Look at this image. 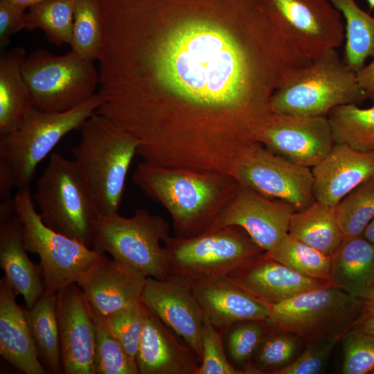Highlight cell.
Returning <instances> with one entry per match:
<instances>
[{
	"mask_svg": "<svg viewBox=\"0 0 374 374\" xmlns=\"http://www.w3.org/2000/svg\"><path fill=\"white\" fill-rule=\"evenodd\" d=\"M152 1L171 30L130 3L105 37L102 82L130 123L170 94L137 133L175 165L227 168L260 143L284 76L310 60L260 0H246L226 28L242 0Z\"/></svg>",
	"mask_w": 374,
	"mask_h": 374,
	"instance_id": "cell-1",
	"label": "cell"
},
{
	"mask_svg": "<svg viewBox=\"0 0 374 374\" xmlns=\"http://www.w3.org/2000/svg\"><path fill=\"white\" fill-rule=\"evenodd\" d=\"M132 180L168 211L179 238L203 233L240 186L228 175L164 168L144 161L135 169Z\"/></svg>",
	"mask_w": 374,
	"mask_h": 374,
	"instance_id": "cell-2",
	"label": "cell"
},
{
	"mask_svg": "<svg viewBox=\"0 0 374 374\" xmlns=\"http://www.w3.org/2000/svg\"><path fill=\"white\" fill-rule=\"evenodd\" d=\"M366 100L357 73L331 49L289 71L274 91L271 106L276 114L326 116L337 107Z\"/></svg>",
	"mask_w": 374,
	"mask_h": 374,
	"instance_id": "cell-3",
	"label": "cell"
},
{
	"mask_svg": "<svg viewBox=\"0 0 374 374\" xmlns=\"http://www.w3.org/2000/svg\"><path fill=\"white\" fill-rule=\"evenodd\" d=\"M137 148L134 138L103 115L95 112L83 124L80 142L72 152L101 215L118 211Z\"/></svg>",
	"mask_w": 374,
	"mask_h": 374,
	"instance_id": "cell-4",
	"label": "cell"
},
{
	"mask_svg": "<svg viewBox=\"0 0 374 374\" xmlns=\"http://www.w3.org/2000/svg\"><path fill=\"white\" fill-rule=\"evenodd\" d=\"M33 199L47 226L92 248L100 213L74 159L53 153L37 181Z\"/></svg>",
	"mask_w": 374,
	"mask_h": 374,
	"instance_id": "cell-5",
	"label": "cell"
},
{
	"mask_svg": "<svg viewBox=\"0 0 374 374\" xmlns=\"http://www.w3.org/2000/svg\"><path fill=\"white\" fill-rule=\"evenodd\" d=\"M14 200L26 249L39 257L45 292L57 293L64 287L77 283L106 257L105 253L47 226L35 209L30 187L19 189Z\"/></svg>",
	"mask_w": 374,
	"mask_h": 374,
	"instance_id": "cell-6",
	"label": "cell"
},
{
	"mask_svg": "<svg viewBox=\"0 0 374 374\" xmlns=\"http://www.w3.org/2000/svg\"><path fill=\"white\" fill-rule=\"evenodd\" d=\"M365 300L327 284L270 306L267 321L276 330L290 333L306 344L341 337L360 317Z\"/></svg>",
	"mask_w": 374,
	"mask_h": 374,
	"instance_id": "cell-7",
	"label": "cell"
},
{
	"mask_svg": "<svg viewBox=\"0 0 374 374\" xmlns=\"http://www.w3.org/2000/svg\"><path fill=\"white\" fill-rule=\"evenodd\" d=\"M168 237L169 226L163 218L142 208L130 217L117 211L100 215L92 248L146 277L164 279L170 274L164 247Z\"/></svg>",
	"mask_w": 374,
	"mask_h": 374,
	"instance_id": "cell-8",
	"label": "cell"
},
{
	"mask_svg": "<svg viewBox=\"0 0 374 374\" xmlns=\"http://www.w3.org/2000/svg\"><path fill=\"white\" fill-rule=\"evenodd\" d=\"M98 93L64 112L35 108L14 131L0 136V163L12 173L19 189L30 187L36 168L68 133L82 127L99 107Z\"/></svg>",
	"mask_w": 374,
	"mask_h": 374,
	"instance_id": "cell-9",
	"label": "cell"
},
{
	"mask_svg": "<svg viewBox=\"0 0 374 374\" xmlns=\"http://www.w3.org/2000/svg\"><path fill=\"white\" fill-rule=\"evenodd\" d=\"M21 71L34 107L46 112L69 110L91 98L99 85L94 62L71 51L55 55L44 48L25 57Z\"/></svg>",
	"mask_w": 374,
	"mask_h": 374,
	"instance_id": "cell-10",
	"label": "cell"
},
{
	"mask_svg": "<svg viewBox=\"0 0 374 374\" xmlns=\"http://www.w3.org/2000/svg\"><path fill=\"white\" fill-rule=\"evenodd\" d=\"M169 273L194 280L226 276L263 250L241 227L227 226L190 238L164 242Z\"/></svg>",
	"mask_w": 374,
	"mask_h": 374,
	"instance_id": "cell-11",
	"label": "cell"
},
{
	"mask_svg": "<svg viewBox=\"0 0 374 374\" xmlns=\"http://www.w3.org/2000/svg\"><path fill=\"white\" fill-rule=\"evenodd\" d=\"M280 35L301 55L315 60L345 39L340 12L328 0H260Z\"/></svg>",
	"mask_w": 374,
	"mask_h": 374,
	"instance_id": "cell-12",
	"label": "cell"
},
{
	"mask_svg": "<svg viewBox=\"0 0 374 374\" xmlns=\"http://www.w3.org/2000/svg\"><path fill=\"white\" fill-rule=\"evenodd\" d=\"M234 178L242 186L286 202L296 211L315 202L312 168L296 164L262 144L245 157Z\"/></svg>",
	"mask_w": 374,
	"mask_h": 374,
	"instance_id": "cell-13",
	"label": "cell"
},
{
	"mask_svg": "<svg viewBox=\"0 0 374 374\" xmlns=\"http://www.w3.org/2000/svg\"><path fill=\"white\" fill-rule=\"evenodd\" d=\"M295 211L286 202L240 185L204 233L240 226L263 251H269L288 233Z\"/></svg>",
	"mask_w": 374,
	"mask_h": 374,
	"instance_id": "cell-14",
	"label": "cell"
},
{
	"mask_svg": "<svg viewBox=\"0 0 374 374\" xmlns=\"http://www.w3.org/2000/svg\"><path fill=\"white\" fill-rule=\"evenodd\" d=\"M260 143L284 158L312 168L335 144L326 116L273 113L263 128Z\"/></svg>",
	"mask_w": 374,
	"mask_h": 374,
	"instance_id": "cell-15",
	"label": "cell"
},
{
	"mask_svg": "<svg viewBox=\"0 0 374 374\" xmlns=\"http://www.w3.org/2000/svg\"><path fill=\"white\" fill-rule=\"evenodd\" d=\"M141 301L202 359L203 314L190 278L169 274L164 279L148 277Z\"/></svg>",
	"mask_w": 374,
	"mask_h": 374,
	"instance_id": "cell-16",
	"label": "cell"
},
{
	"mask_svg": "<svg viewBox=\"0 0 374 374\" xmlns=\"http://www.w3.org/2000/svg\"><path fill=\"white\" fill-rule=\"evenodd\" d=\"M57 314L63 372L94 374V314L76 283L57 292Z\"/></svg>",
	"mask_w": 374,
	"mask_h": 374,
	"instance_id": "cell-17",
	"label": "cell"
},
{
	"mask_svg": "<svg viewBox=\"0 0 374 374\" xmlns=\"http://www.w3.org/2000/svg\"><path fill=\"white\" fill-rule=\"evenodd\" d=\"M226 276L269 306L330 283L326 280L302 275L272 258L265 251L250 257Z\"/></svg>",
	"mask_w": 374,
	"mask_h": 374,
	"instance_id": "cell-18",
	"label": "cell"
},
{
	"mask_svg": "<svg viewBox=\"0 0 374 374\" xmlns=\"http://www.w3.org/2000/svg\"><path fill=\"white\" fill-rule=\"evenodd\" d=\"M147 278L139 271L107 256L78 282L92 311L105 317L141 301Z\"/></svg>",
	"mask_w": 374,
	"mask_h": 374,
	"instance_id": "cell-19",
	"label": "cell"
},
{
	"mask_svg": "<svg viewBox=\"0 0 374 374\" xmlns=\"http://www.w3.org/2000/svg\"><path fill=\"white\" fill-rule=\"evenodd\" d=\"M312 172L315 200L336 207L353 189L374 178V151L335 144Z\"/></svg>",
	"mask_w": 374,
	"mask_h": 374,
	"instance_id": "cell-20",
	"label": "cell"
},
{
	"mask_svg": "<svg viewBox=\"0 0 374 374\" xmlns=\"http://www.w3.org/2000/svg\"><path fill=\"white\" fill-rule=\"evenodd\" d=\"M201 310L219 330L249 320L268 321L270 306L257 299L227 276L193 280Z\"/></svg>",
	"mask_w": 374,
	"mask_h": 374,
	"instance_id": "cell-21",
	"label": "cell"
},
{
	"mask_svg": "<svg viewBox=\"0 0 374 374\" xmlns=\"http://www.w3.org/2000/svg\"><path fill=\"white\" fill-rule=\"evenodd\" d=\"M147 308L136 362L139 374H197L200 361Z\"/></svg>",
	"mask_w": 374,
	"mask_h": 374,
	"instance_id": "cell-22",
	"label": "cell"
},
{
	"mask_svg": "<svg viewBox=\"0 0 374 374\" xmlns=\"http://www.w3.org/2000/svg\"><path fill=\"white\" fill-rule=\"evenodd\" d=\"M17 293L5 276L0 280V354L26 374H45Z\"/></svg>",
	"mask_w": 374,
	"mask_h": 374,
	"instance_id": "cell-23",
	"label": "cell"
},
{
	"mask_svg": "<svg viewBox=\"0 0 374 374\" xmlns=\"http://www.w3.org/2000/svg\"><path fill=\"white\" fill-rule=\"evenodd\" d=\"M21 224L17 215L0 224V265L17 294L30 308L45 291L39 265L27 254Z\"/></svg>",
	"mask_w": 374,
	"mask_h": 374,
	"instance_id": "cell-24",
	"label": "cell"
},
{
	"mask_svg": "<svg viewBox=\"0 0 374 374\" xmlns=\"http://www.w3.org/2000/svg\"><path fill=\"white\" fill-rule=\"evenodd\" d=\"M328 282L354 297L374 299V244L362 235L344 238L331 256Z\"/></svg>",
	"mask_w": 374,
	"mask_h": 374,
	"instance_id": "cell-25",
	"label": "cell"
},
{
	"mask_svg": "<svg viewBox=\"0 0 374 374\" xmlns=\"http://www.w3.org/2000/svg\"><path fill=\"white\" fill-rule=\"evenodd\" d=\"M26 57L21 46L1 54L0 136L16 130L35 108L21 71Z\"/></svg>",
	"mask_w": 374,
	"mask_h": 374,
	"instance_id": "cell-26",
	"label": "cell"
},
{
	"mask_svg": "<svg viewBox=\"0 0 374 374\" xmlns=\"http://www.w3.org/2000/svg\"><path fill=\"white\" fill-rule=\"evenodd\" d=\"M288 233L330 256L344 239L336 207L316 200L308 208L292 213Z\"/></svg>",
	"mask_w": 374,
	"mask_h": 374,
	"instance_id": "cell-27",
	"label": "cell"
},
{
	"mask_svg": "<svg viewBox=\"0 0 374 374\" xmlns=\"http://www.w3.org/2000/svg\"><path fill=\"white\" fill-rule=\"evenodd\" d=\"M39 358L54 373L62 370L57 293L44 292L30 308L24 310Z\"/></svg>",
	"mask_w": 374,
	"mask_h": 374,
	"instance_id": "cell-28",
	"label": "cell"
},
{
	"mask_svg": "<svg viewBox=\"0 0 374 374\" xmlns=\"http://www.w3.org/2000/svg\"><path fill=\"white\" fill-rule=\"evenodd\" d=\"M328 1L345 19L344 60L357 73L368 58H374V17L363 10L355 0Z\"/></svg>",
	"mask_w": 374,
	"mask_h": 374,
	"instance_id": "cell-29",
	"label": "cell"
},
{
	"mask_svg": "<svg viewBox=\"0 0 374 374\" xmlns=\"http://www.w3.org/2000/svg\"><path fill=\"white\" fill-rule=\"evenodd\" d=\"M335 144H346L362 152L374 151V104L360 108L340 105L327 115Z\"/></svg>",
	"mask_w": 374,
	"mask_h": 374,
	"instance_id": "cell-30",
	"label": "cell"
},
{
	"mask_svg": "<svg viewBox=\"0 0 374 374\" xmlns=\"http://www.w3.org/2000/svg\"><path fill=\"white\" fill-rule=\"evenodd\" d=\"M103 39L100 0H75L71 51L87 60L98 61Z\"/></svg>",
	"mask_w": 374,
	"mask_h": 374,
	"instance_id": "cell-31",
	"label": "cell"
},
{
	"mask_svg": "<svg viewBox=\"0 0 374 374\" xmlns=\"http://www.w3.org/2000/svg\"><path fill=\"white\" fill-rule=\"evenodd\" d=\"M75 0H44L26 12L25 29H41L48 42L57 46L70 44Z\"/></svg>",
	"mask_w": 374,
	"mask_h": 374,
	"instance_id": "cell-32",
	"label": "cell"
},
{
	"mask_svg": "<svg viewBox=\"0 0 374 374\" xmlns=\"http://www.w3.org/2000/svg\"><path fill=\"white\" fill-rule=\"evenodd\" d=\"M270 257L294 271L313 278L328 281L331 256L287 233L269 251Z\"/></svg>",
	"mask_w": 374,
	"mask_h": 374,
	"instance_id": "cell-33",
	"label": "cell"
},
{
	"mask_svg": "<svg viewBox=\"0 0 374 374\" xmlns=\"http://www.w3.org/2000/svg\"><path fill=\"white\" fill-rule=\"evenodd\" d=\"M336 213L344 238L362 235L374 217V178L348 193L337 205Z\"/></svg>",
	"mask_w": 374,
	"mask_h": 374,
	"instance_id": "cell-34",
	"label": "cell"
},
{
	"mask_svg": "<svg viewBox=\"0 0 374 374\" xmlns=\"http://www.w3.org/2000/svg\"><path fill=\"white\" fill-rule=\"evenodd\" d=\"M96 346L94 374H139L136 362L124 350L94 312Z\"/></svg>",
	"mask_w": 374,
	"mask_h": 374,
	"instance_id": "cell-35",
	"label": "cell"
},
{
	"mask_svg": "<svg viewBox=\"0 0 374 374\" xmlns=\"http://www.w3.org/2000/svg\"><path fill=\"white\" fill-rule=\"evenodd\" d=\"M227 337L229 355L245 373H258L251 359L259 344L270 329L267 321L249 320L229 327Z\"/></svg>",
	"mask_w": 374,
	"mask_h": 374,
	"instance_id": "cell-36",
	"label": "cell"
},
{
	"mask_svg": "<svg viewBox=\"0 0 374 374\" xmlns=\"http://www.w3.org/2000/svg\"><path fill=\"white\" fill-rule=\"evenodd\" d=\"M299 338L296 336L272 328L259 344L252 359L258 373H268L281 368L292 359L297 352Z\"/></svg>",
	"mask_w": 374,
	"mask_h": 374,
	"instance_id": "cell-37",
	"label": "cell"
},
{
	"mask_svg": "<svg viewBox=\"0 0 374 374\" xmlns=\"http://www.w3.org/2000/svg\"><path fill=\"white\" fill-rule=\"evenodd\" d=\"M146 312L147 307L141 301L107 317H98L126 353L135 361Z\"/></svg>",
	"mask_w": 374,
	"mask_h": 374,
	"instance_id": "cell-38",
	"label": "cell"
},
{
	"mask_svg": "<svg viewBox=\"0 0 374 374\" xmlns=\"http://www.w3.org/2000/svg\"><path fill=\"white\" fill-rule=\"evenodd\" d=\"M342 343L344 374H373L374 335L353 328L340 339Z\"/></svg>",
	"mask_w": 374,
	"mask_h": 374,
	"instance_id": "cell-39",
	"label": "cell"
},
{
	"mask_svg": "<svg viewBox=\"0 0 374 374\" xmlns=\"http://www.w3.org/2000/svg\"><path fill=\"white\" fill-rule=\"evenodd\" d=\"M203 314V313H202ZM203 314L202 328V359L197 374H244L227 359L222 333Z\"/></svg>",
	"mask_w": 374,
	"mask_h": 374,
	"instance_id": "cell-40",
	"label": "cell"
},
{
	"mask_svg": "<svg viewBox=\"0 0 374 374\" xmlns=\"http://www.w3.org/2000/svg\"><path fill=\"white\" fill-rule=\"evenodd\" d=\"M338 341L325 339L308 343L304 351L294 361L271 374H318L323 371Z\"/></svg>",
	"mask_w": 374,
	"mask_h": 374,
	"instance_id": "cell-41",
	"label": "cell"
},
{
	"mask_svg": "<svg viewBox=\"0 0 374 374\" xmlns=\"http://www.w3.org/2000/svg\"><path fill=\"white\" fill-rule=\"evenodd\" d=\"M26 13L6 0H0V50L5 51L12 35L25 28Z\"/></svg>",
	"mask_w": 374,
	"mask_h": 374,
	"instance_id": "cell-42",
	"label": "cell"
},
{
	"mask_svg": "<svg viewBox=\"0 0 374 374\" xmlns=\"http://www.w3.org/2000/svg\"><path fill=\"white\" fill-rule=\"evenodd\" d=\"M357 80L366 99L374 101V58L357 72Z\"/></svg>",
	"mask_w": 374,
	"mask_h": 374,
	"instance_id": "cell-43",
	"label": "cell"
},
{
	"mask_svg": "<svg viewBox=\"0 0 374 374\" xmlns=\"http://www.w3.org/2000/svg\"><path fill=\"white\" fill-rule=\"evenodd\" d=\"M353 328L374 335V299L366 301L363 311Z\"/></svg>",
	"mask_w": 374,
	"mask_h": 374,
	"instance_id": "cell-44",
	"label": "cell"
},
{
	"mask_svg": "<svg viewBox=\"0 0 374 374\" xmlns=\"http://www.w3.org/2000/svg\"><path fill=\"white\" fill-rule=\"evenodd\" d=\"M17 186L16 180L11 171L0 163V199L1 201L12 197L11 193Z\"/></svg>",
	"mask_w": 374,
	"mask_h": 374,
	"instance_id": "cell-45",
	"label": "cell"
},
{
	"mask_svg": "<svg viewBox=\"0 0 374 374\" xmlns=\"http://www.w3.org/2000/svg\"><path fill=\"white\" fill-rule=\"evenodd\" d=\"M16 213L14 197L1 201L0 224L5 222Z\"/></svg>",
	"mask_w": 374,
	"mask_h": 374,
	"instance_id": "cell-46",
	"label": "cell"
},
{
	"mask_svg": "<svg viewBox=\"0 0 374 374\" xmlns=\"http://www.w3.org/2000/svg\"><path fill=\"white\" fill-rule=\"evenodd\" d=\"M11 4L25 10L44 0H6Z\"/></svg>",
	"mask_w": 374,
	"mask_h": 374,
	"instance_id": "cell-47",
	"label": "cell"
},
{
	"mask_svg": "<svg viewBox=\"0 0 374 374\" xmlns=\"http://www.w3.org/2000/svg\"><path fill=\"white\" fill-rule=\"evenodd\" d=\"M362 235L367 240L374 244V217L366 227Z\"/></svg>",
	"mask_w": 374,
	"mask_h": 374,
	"instance_id": "cell-48",
	"label": "cell"
},
{
	"mask_svg": "<svg viewBox=\"0 0 374 374\" xmlns=\"http://www.w3.org/2000/svg\"><path fill=\"white\" fill-rule=\"evenodd\" d=\"M371 10L374 9V0H366Z\"/></svg>",
	"mask_w": 374,
	"mask_h": 374,
	"instance_id": "cell-49",
	"label": "cell"
},
{
	"mask_svg": "<svg viewBox=\"0 0 374 374\" xmlns=\"http://www.w3.org/2000/svg\"><path fill=\"white\" fill-rule=\"evenodd\" d=\"M373 374H374V372H373Z\"/></svg>",
	"mask_w": 374,
	"mask_h": 374,
	"instance_id": "cell-50",
	"label": "cell"
}]
</instances>
